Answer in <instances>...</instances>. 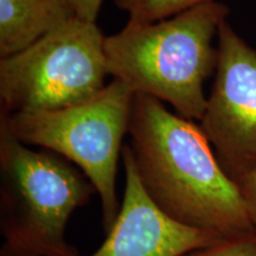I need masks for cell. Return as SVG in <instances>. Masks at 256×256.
<instances>
[{
    "instance_id": "cell-1",
    "label": "cell",
    "mask_w": 256,
    "mask_h": 256,
    "mask_svg": "<svg viewBox=\"0 0 256 256\" xmlns=\"http://www.w3.org/2000/svg\"><path fill=\"white\" fill-rule=\"evenodd\" d=\"M128 134L140 182L162 212L222 238L255 232L238 184L200 126L136 92Z\"/></svg>"
},
{
    "instance_id": "cell-2",
    "label": "cell",
    "mask_w": 256,
    "mask_h": 256,
    "mask_svg": "<svg viewBox=\"0 0 256 256\" xmlns=\"http://www.w3.org/2000/svg\"><path fill=\"white\" fill-rule=\"evenodd\" d=\"M226 14V6L210 0L156 23H127L106 37L110 75L200 121L208 101L204 82L218 60L212 40Z\"/></svg>"
},
{
    "instance_id": "cell-3",
    "label": "cell",
    "mask_w": 256,
    "mask_h": 256,
    "mask_svg": "<svg viewBox=\"0 0 256 256\" xmlns=\"http://www.w3.org/2000/svg\"><path fill=\"white\" fill-rule=\"evenodd\" d=\"M95 194L78 166L34 151L0 122V256H80L66 226Z\"/></svg>"
},
{
    "instance_id": "cell-4",
    "label": "cell",
    "mask_w": 256,
    "mask_h": 256,
    "mask_svg": "<svg viewBox=\"0 0 256 256\" xmlns=\"http://www.w3.org/2000/svg\"><path fill=\"white\" fill-rule=\"evenodd\" d=\"M136 94L114 78L80 104L55 110L0 114V122L25 145L56 153L87 176L100 197L106 232L121 206L116 194L118 164Z\"/></svg>"
},
{
    "instance_id": "cell-5",
    "label": "cell",
    "mask_w": 256,
    "mask_h": 256,
    "mask_svg": "<svg viewBox=\"0 0 256 256\" xmlns=\"http://www.w3.org/2000/svg\"><path fill=\"white\" fill-rule=\"evenodd\" d=\"M95 22L74 18L28 49L0 60L2 110H55L88 100L110 75Z\"/></svg>"
},
{
    "instance_id": "cell-6",
    "label": "cell",
    "mask_w": 256,
    "mask_h": 256,
    "mask_svg": "<svg viewBox=\"0 0 256 256\" xmlns=\"http://www.w3.org/2000/svg\"><path fill=\"white\" fill-rule=\"evenodd\" d=\"M200 127L232 179L256 165V50L226 20L220 26L216 78Z\"/></svg>"
},
{
    "instance_id": "cell-7",
    "label": "cell",
    "mask_w": 256,
    "mask_h": 256,
    "mask_svg": "<svg viewBox=\"0 0 256 256\" xmlns=\"http://www.w3.org/2000/svg\"><path fill=\"white\" fill-rule=\"evenodd\" d=\"M124 192L107 238L90 256H183L224 238L218 234L172 220L146 194L130 147L122 148Z\"/></svg>"
},
{
    "instance_id": "cell-8",
    "label": "cell",
    "mask_w": 256,
    "mask_h": 256,
    "mask_svg": "<svg viewBox=\"0 0 256 256\" xmlns=\"http://www.w3.org/2000/svg\"><path fill=\"white\" fill-rule=\"evenodd\" d=\"M74 18L66 0H0V56L28 49Z\"/></svg>"
},
{
    "instance_id": "cell-9",
    "label": "cell",
    "mask_w": 256,
    "mask_h": 256,
    "mask_svg": "<svg viewBox=\"0 0 256 256\" xmlns=\"http://www.w3.org/2000/svg\"><path fill=\"white\" fill-rule=\"evenodd\" d=\"M130 16L128 23L150 24L171 18L210 0H114Z\"/></svg>"
},
{
    "instance_id": "cell-10",
    "label": "cell",
    "mask_w": 256,
    "mask_h": 256,
    "mask_svg": "<svg viewBox=\"0 0 256 256\" xmlns=\"http://www.w3.org/2000/svg\"><path fill=\"white\" fill-rule=\"evenodd\" d=\"M183 256H256V232L224 238L214 244L188 252Z\"/></svg>"
},
{
    "instance_id": "cell-11",
    "label": "cell",
    "mask_w": 256,
    "mask_h": 256,
    "mask_svg": "<svg viewBox=\"0 0 256 256\" xmlns=\"http://www.w3.org/2000/svg\"><path fill=\"white\" fill-rule=\"evenodd\" d=\"M234 180L240 188L252 226L256 232V165L243 172Z\"/></svg>"
},
{
    "instance_id": "cell-12",
    "label": "cell",
    "mask_w": 256,
    "mask_h": 256,
    "mask_svg": "<svg viewBox=\"0 0 256 256\" xmlns=\"http://www.w3.org/2000/svg\"><path fill=\"white\" fill-rule=\"evenodd\" d=\"M66 2L72 6L78 18L95 22L104 0H66Z\"/></svg>"
}]
</instances>
